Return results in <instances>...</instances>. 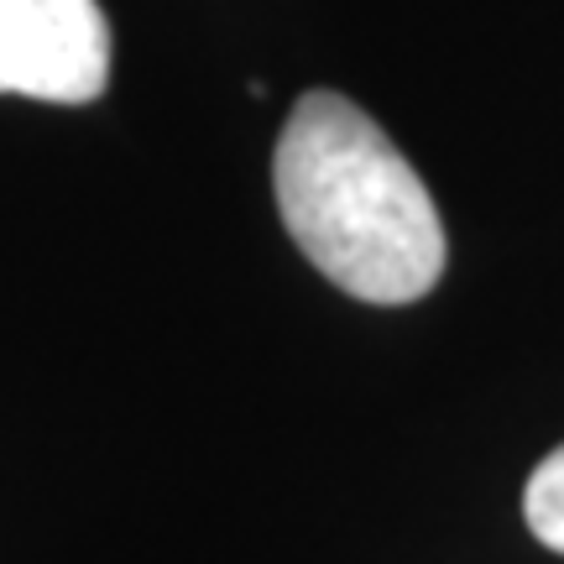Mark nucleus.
I'll use <instances>...</instances> for the list:
<instances>
[{
	"instance_id": "1",
	"label": "nucleus",
	"mask_w": 564,
	"mask_h": 564,
	"mask_svg": "<svg viewBox=\"0 0 564 564\" xmlns=\"http://www.w3.org/2000/svg\"><path fill=\"white\" fill-rule=\"evenodd\" d=\"M282 225L324 278L361 303H413L444 278V220L413 162L345 95L293 105L272 152Z\"/></svg>"
},
{
	"instance_id": "2",
	"label": "nucleus",
	"mask_w": 564,
	"mask_h": 564,
	"mask_svg": "<svg viewBox=\"0 0 564 564\" xmlns=\"http://www.w3.org/2000/svg\"><path fill=\"white\" fill-rule=\"evenodd\" d=\"M110 84L100 0H0V95L89 105Z\"/></svg>"
},
{
	"instance_id": "3",
	"label": "nucleus",
	"mask_w": 564,
	"mask_h": 564,
	"mask_svg": "<svg viewBox=\"0 0 564 564\" xmlns=\"http://www.w3.org/2000/svg\"><path fill=\"white\" fill-rule=\"evenodd\" d=\"M523 518L533 528V539L554 554H564V444L549 449L544 465L528 476L523 486Z\"/></svg>"
}]
</instances>
